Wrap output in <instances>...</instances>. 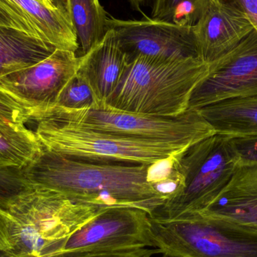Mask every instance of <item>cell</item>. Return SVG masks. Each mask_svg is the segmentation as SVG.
Listing matches in <instances>:
<instances>
[{"label":"cell","mask_w":257,"mask_h":257,"mask_svg":"<svg viewBox=\"0 0 257 257\" xmlns=\"http://www.w3.org/2000/svg\"><path fill=\"white\" fill-rule=\"evenodd\" d=\"M153 166L87 161L45 151L36 163L18 172L22 179L76 202L105 208H140L151 215L167 199L151 179Z\"/></svg>","instance_id":"6da1fadb"},{"label":"cell","mask_w":257,"mask_h":257,"mask_svg":"<svg viewBox=\"0 0 257 257\" xmlns=\"http://www.w3.org/2000/svg\"><path fill=\"white\" fill-rule=\"evenodd\" d=\"M209 63L198 57H136L103 105L126 112L178 117L189 110L196 86L208 75Z\"/></svg>","instance_id":"7a4b0ae2"},{"label":"cell","mask_w":257,"mask_h":257,"mask_svg":"<svg viewBox=\"0 0 257 257\" xmlns=\"http://www.w3.org/2000/svg\"><path fill=\"white\" fill-rule=\"evenodd\" d=\"M21 179L6 199L14 246L35 257H57L68 238L107 208L69 199L42 184Z\"/></svg>","instance_id":"3957f363"},{"label":"cell","mask_w":257,"mask_h":257,"mask_svg":"<svg viewBox=\"0 0 257 257\" xmlns=\"http://www.w3.org/2000/svg\"><path fill=\"white\" fill-rule=\"evenodd\" d=\"M171 165L178 187L152 216L172 217L205 209L229 184L239 158L231 138L216 133L174 156Z\"/></svg>","instance_id":"277c9868"},{"label":"cell","mask_w":257,"mask_h":257,"mask_svg":"<svg viewBox=\"0 0 257 257\" xmlns=\"http://www.w3.org/2000/svg\"><path fill=\"white\" fill-rule=\"evenodd\" d=\"M34 121L45 151L87 161L154 165L190 146L102 133L48 117Z\"/></svg>","instance_id":"5b68a950"},{"label":"cell","mask_w":257,"mask_h":257,"mask_svg":"<svg viewBox=\"0 0 257 257\" xmlns=\"http://www.w3.org/2000/svg\"><path fill=\"white\" fill-rule=\"evenodd\" d=\"M155 246L170 257H257V230L198 214L151 216Z\"/></svg>","instance_id":"8992f818"},{"label":"cell","mask_w":257,"mask_h":257,"mask_svg":"<svg viewBox=\"0 0 257 257\" xmlns=\"http://www.w3.org/2000/svg\"><path fill=\"white\" fill-rule=\"evenodd\" d=\"M67 122L81 127L138 139L192 145L216 134L198 110L178 117H160L126 112L102 105L87 109L50 107L33 115Z\"/></svg>","instance_id":"52a82bcc"},{"label":"cell","mask_w":257,"mask_h":257,"mask_svg":"<svg viewBox=\"0 0 257 257\" xmlns=\"http://www.w3.org/2000/svg\"><path fill=\"white\" fill-rule=\"evenodd\" d=\"M154 245L150 214L140 208L113 207L72 234L57 257L145 252Z\"/></svg>","instance_id":"ba28073f"},{"label":"cell","mask_w":257,"mask_h":257,"mask_svg":"<svg viewBox=\"0 0 257 257\" xmlns=\"http://www.w3.org/2000/svg\"><path fill=\"white\" fill-rule=\"evenodd\" d=\"M80 63L81 58L74 51L56 49L33 66L0 77V92L28 110L33 117L56 105L65 86L78 72Z\"/></svg>","instance_id":"9c48e42d"},{"label":"cell","mask_w":257,"mask_h":257,"mask_svg":"<svg viewBox=\"0 0 257 257\" xmlns=\"http://www.w3.org/2000/svg\"><path fill=\"white\" fill-rule=\"evenodd\" d=\"M257 97V30L210 64L208 75L192 93L189 109L229 99Z\"/></svg>","instance_id":"30bf717a"},{"label":"cell","mask_w":257,"mask_h":257,"mask_svg":"<svg viewBox=\"0 0 257 257\" xmlns=\"http://www.w3.org/2000/svg\"><path fill=\"white\" fill-rule=\"evenodd\" d=\"M107 29L114 32L127 63L142 56L163 59L198 57L193 26L153 18L120 20L108 17Z\"/></svg>","instance_id":"8fae6325"},{"label":"cell","mask_w":257,"mask_h":257,"mask_svg":"<svg viewBox=\"0 0 257 257\" xmlns=\"http://www.w3.org/2000/svg\"><path fill=\"white\" fill-rule=\"evenodd\" d=\"M255 30L246 12L224 0H202L193 25L198 57L212 63L235 48Z\"/></svg>","instance_id":"7c38bea8"},{"label":"cell","mask_w":257,"mask_h":257,"mask_svg":"<svg viewBox=\"0 0 257 257\" xmlns=\"http://www.w3.org/2000/svg\"><path fill=\"white\" fill-rule=\"evenodd\" d=\"M0 10L19 30L56 49L75 53L79 49L72 20L59 8L48 7L39 0H0Z\"/></svg>","instance_id":"4fadbf2b"},{"label":"cell","mask_w":257,"mask_h":257,"mask_svg":"<svg viewBox=\"0 0 257 257\" xmlns=\"http://www.w3.org/2000/svg\"><path fill=\"white\" fill-rule=\"evenodd\" d=\"M193 214L222 219L257 230V165L238 166L229 184L214 200L205 209Z\"/></svg>","instance_id":"5bb4252c"},{"label":"cell","mask_w":257,"mask_h":257,"mask_svg":"<svg viewBox=\"0 0 257 257\" xmlns=\"http://www.w3.org/2000/svg\"><path fill=\"white\" fill-rule=\"evenodd\" d=\"M81 58L78 73L93 90L99 107L115 90L127 65L126 55L119 46L114 32L108 30L105 37Z\"/></svg>","instance_id":"9a60e30c"},{"label":"cell","mask_w":257,"mask_h":257,"mask_svg":"<svg viewBox=\"0 0 257 257\" xmlns=\"http://www.w3.org/2000/svg\"><path fill=\"white\" fill-rule=\"evenodd\" d=\"M198 111L217 134L231 139L257 136V97L229 99Z\"/></svg>","instance_id":"2e32d148"},{"label":"cell","mask_w":257,"mask_h":257,"mask_svg":"<svg viewBox=\"0 0 257 257\" xmlns=\"http://www.w3.org/2000/svg\"><path fill=\"white\" fill-rule=\"evenodd\" d=\"M55 50L22 30L0 25V77L33 66Z\"/></svg>","instance_id":"e0dca14e"},{"label":"cell","mask_w":257,"mask_h":257,"mask_svg":"<svg viewBox=\"0 0 257 257\" xmlns=\"http://www.w3.org/2000/svg\"><path fill=\"white\" fill-rule=\"evenodd\" d=\"M45 150L36 132L24 123L0 121V169H23L36 163Z\"/></svg>","instance_id":"ac0fdd59"},{"label":"cell","mask_w":257,"mask_h":257,"mask_svg":"<svg viewBox=\"0 0 257 257\" xmlns=\"http://www.w3.org/2000/svg\"><path fill=\"white\" fill-rule=\"evenodd\" d=\"M68 2L69 15L81 48V55H84L105 37L108 17L100 0Z\"/></svg>","instance_id":"d6986e66"},{"label":"cell","mask_w":257,"mask_h":257,"mask_svg":"<svg viewBox=\"0 0 257 257\" xmlns=\"http://www.w3.org/2000/svg\"><path fill=\"white\" fill-rule=\"evenodd\" d=\"M202 0H154L151 18L183 25H194Z\"/></svg>","instance_id":"ffe728a7"},{"label":"cell","mask_w":257,"mask_h":257,"mask_svg":"<svg viewBox=\"0 0 257 257\" xmlns=\"http://www.w3.org/2000/svg\"><path fill=\"white\" fill-rule=\"evenodd\" d=\"M55 105L78 110L99 107V102L88 83L78 72L65 86Z\"/></svg>","instance_id":"44dd1931"},{"label":"cell","mask_w":257,"mask_h":257,"mask_svg":"<svg viewBox=\"0 0 257 257\" xmlns=\"http://www.w3.org/2000/svg\"><path fill=\"white\" fill-rule=\"evenodd\" d=\"M31 117L28 110L0 92V121L25 124Z\"/></svg>","instance_id":"7402d4cb"},{"label":"cell","mask_w":257,"mask_h":257,"mask_svg":"<svg viewBox=\"0 0 257 257\" xmlns=\"http://www.w3.org/2000/svg\"><path fill=\"white\" fill-rule=\"evenodd\" d=\"M231 139L239 158V166L257 165V136Z\"/></svg>","instance_id":"603a6c76"},{"label":"cell","mask_w":257,"mask_h":257,"mask_svg":"<svg viewBox=\"0 0 257 257\" xmlns=\"http://www.w3.org/2000/svg\"><path fill=\"white\" fill-rule=\"evenodd\" d=\"M12 220L6 207L0 205V250L14 246L12 236Z\"/></svg>","instance_id":"cb8c5ba5"},{"label":"cell","mask_w":257,"mask_h":257,"mask_svg":"<svg viewBox=\"0 0 257 257\" xmlns=\"http://www.w3.org/2000/svg\"><path fill=\"white\" fill-rule=\"evenodd\" d=\"M149 252L151 251L94 253V254L81 255V256L62 257H152V255Z\"/></svg>","instance_id":"d4e9b609"},{"label":"cell","mask_w":257,"mask_h":257,"mask_svg":"<svg viewBox=\"0 0 257 257\" xmlns=\"http://www.w3.org/2000/svg\"><path fill=\"white\" fill-rule=\"evenodd\" d=\"M0 25L9 26V27H15V28L19 30L17 24L1 10H0Z\"/></svg>","instance_id":"484cf974"},{"label":"cell","mask_w":257,"mask_h":257,"mask_svg":"<svg viewBox=\"0 0 257 257\" xmlns=\"http://www.w3.org/2000/svg\"><path fill=\"white\" fill-rule=\"evenodd\" d=\"M52 2L54 3V6H55L56 7L61 9L63 12L67 14V15L70 17V15H69V2H68V0H52Z\"/></svg>","instance_id":"4316f807"},{"label":"cell","mask_w":257,"mask_h":257,"mask_svg":"<svg viewBox=\"0 0 257 257\" xmlns=\"http://www.w3.org/2000/svg\"><path fill=\"white\" fill-rule=\"evenodd\" d=\"M128 1L130 2V5L133 9L140 12V11H142V6H145L147 3L151 1V0H128Z\"/></svg>","instance_id":"83f0119b"},{"label":"cell","mask_w":257,"mask_h":257,"mask_svg":"<svg viewBox=\"0 0 257 257\" xmlns=\"http://www.w3.org/2000/svg\"><path fill=\"white\" fill-rule=\"evenodd\" d=\"M39 1L42 2L43 4H45V6H48V7L54 8V6H54V3L52 2V0H39Z\"/></svg>","instance_id":"f1b7e54d"},{"label":"cell","mask_w":257,"mask_h":257,"mask_svg":"<svg viewBox=\"0 0 257 257\" xmlns=\"http://www.w3.org/2000/svg\"><path fill=\"white\" fill-rule=\"evenodd\" d=\"M165 257V256H164ZM169 257H170V256H169Z\"/></svg>","instance_id":"f546056e"}]
</instances>
